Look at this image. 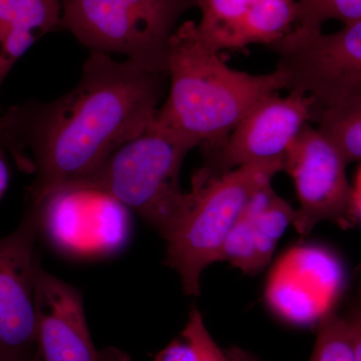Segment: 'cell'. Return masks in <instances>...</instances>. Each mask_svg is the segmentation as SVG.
<instances>
[{"mask_svg":"<svg viewBox=\"0 0 361 361\" xmlns=\"http://www.w3.org/2000/svg\"><path fill=\"white\" fill-rule=\"evenodd\" d=\"M168 73L90 51L80 82L51 103L30 101L1 114L18 155L16 166L35 175L26 202L84 179L153 122Z\"/></svg>","mask_w":361,"mask_h":361,"instance_id":"1","label":"cell"},{"mask_svg":"<svg viewBox=\"0 0 361 361\" xmlns=\"http://www.w3.org/2000/svg\"><path fill=\"white\" fill-rule=\"evenodd\" d=\"M167 99L154 121L200 147L218 148L256 104L286 89L281 71L251 75L230 68L187 21L170 42Z\"/></svg>","mask_w":361,"mask_h":361,"instance_id":"2","label":"cell"},{"mask_svg":"<svg viewBox=\"0 0 361 361\" xmlns=\"http://www.w3.org/2000/svg\"><path fill=\"white\" fill-rule=\"evenodd\" d=\"M194 148L193 142L153 120L94 173L63 188L106 195L134 211L167 242L193 208L194 194L183 191L180 172Z\"/></svg>","mask_w":361,"mask_h":361,"instance_id":"3","label":"cell"},{"mask_svg":"<svg viewBox=\"0 0 361 361\" xmlns=\"http://www.w3.org/2000/svg\"><path fill=\"white\" fill-rule=\"evenodd\" d=\"M196 6L197 0H61L59 27L90 51L123 54L142 68L168 73L177 23Z\"/></svg>","mask_w":361,"mask_h":361,"instance_id":"4","label":"cell"},{"mask_svg":"<svg viewBox=\"0 0 361 361\" xmlns=\"http://www.w3.org/2000/svg\"><path fill=\"white\" fill-rule=\"evenodd\" d=\"M283 166V161L250 164L192 187L193 208L166 242L165 264L177 271L187 295H200L202 273L219 260L225 240L252 196L270 184Z\"/></svg>","mask_w":361,"mask_h":361,"instance_id":"5","label":"cell"},{"mask_svg":"<svg viewBox=\"0 0 361 361\" xmlns=\"http://www.w3.org/2000/svg\"><path fill=\"white\" fill-rule=\"evenodd\" d=\"M271 47L286 89L312 97L314 110L361 101V20L331 35L294 28Z\"/></svg>","mask_w":361,"mask_h":361,"instance_id":"6","label":"cell"},{"mask_svg":"<svg viewBox=\"0 0 361 361\" xmlns=\"http://www.w3.org/2000/svg\"><path fill=\"white\" fill-rule=\"evenodd\" d=\"M348 161L326 135L306 123L284 158L299 207L293 226L303 236L322 222L348 229L358 218L357 198L346 175Z\"/></svg>","mask_w":361,"mask_h":361,"instance_id":"7","label":"cell"},{"mask_svg":"<svg viewBox=\"0 0 361 361\" xmlns=\"http://www.w3.org/2000/svg\"><path fill=\"white\" fill-rule=\"evenodd\" d=\"M314 101L290 92L287 97H265L233 130L218 148L202 151L203 164L192 177V187L250 164L283 161L304 126L312 121Z\"/></svg>","mask_w":361,"mask_h":361,"instance_id":"8","label":"cell"},{"mask_svg":"<svg viewBox=\"0 0 361 361\" xmlns=\"http://www.w3.org/2000/svg\"><path fill=\"white\" fill-rule=\"evenodd\" d=\"M39 236V216L25 207L18 228L0 238V357L6 361H32L35 357Z\"/></svg>","mask_w":361,"mask_h":361,"instance_id":"9","label":"cell"},{"mask_svg":"<svg viewBox=\"0 0 361 361\" xmlns=\"http://www.w3.org/2000/svg\"><path fill=\"white\" fill-rule=\"evenodd\" d=\"M37 348L32 361H132L120 349L92 342L82 293L42 267L35 269Z\"/></svg>","mask_w":361,"mask_h":361,"instance_id":"10","label":"cell"},{"mask_svg":"<svg viewBox=\"0 0 361 361\" xmlns=\"http://www.w3.org/2000/svg\"><path fill=\"white\" fill-rule=\"evenodd\" d=\"M59 0H0V89L35 42L59 27Z\"/></svg>","mask_w":361,"mask_h":361,"instance_id":"11","label":"cell"},{"mask_svg":"<svg viewBox=\"0 0 361 361\" xmlns=\"http://www.w3.org/2000/svg\"><path fill=\"white\" fill-rule=\"evenodd\" d=\"M253 232L259 252L267 264L279 240L293 226L295 210L278 196L270 184L255 192L243 212Z\"/></svg>","mask_w":361,"mask_h":361,"instance_id":"12","label":"cell"},{"mask_svg":"<svg viewBox=\"0 0 361 361\" xmlns=\"http://www.w3.org/2000/svg\"><path fill=\"white\" fill-rule=\"evenodd\" d=\"M294 0H261L240 23L233 37L230 49L247 45H272L291 32L295 23Z\"/></svg>","mask_w":361,"mask_h":361,"instance_id":"13","label":"cell"},{"mask_svg":"<svg viewBox=\"0 0 361 361\" xmlns=\"http://www.w3.org/2000/svg\"><path fill=\"white\" fill-rule=\"evenodd\" d=\"M261 0H197L202 11L197 32L218 51L230 49L237 28Z\"/></svg>","mask_w":361,"mask_h":361,"instance_id":"14","label":"cell"},{"mask_svg":"<svg viewBox=\"0 0 361 361\" xmlns=\"http://www.w3.org/2000/svg\"><path fill=\"white\" fill-rule=\"evenodd\" d=\"M312 121L348 161H361V101L313 111Z\"/></svg>","mask_w":361,"mask_h":361,"instance_id":"15","label":"cell"},{"mask_svg":"<svg viewBox=\"0 0 361 361\" xmlns=\"http://www.w3.org/2000/svg\"><path fill=\"white\" fill-rule=\"evenodd\" d=\"M344 25L361 20V0H299L295 2V28L320 32L326 21Z\"/></svg>","mask_w":361,"mask_h":361,"instance_id":"16","label":"cell"},{"mask_svg":"<svg viewBox=\"0 0 361 361\" xmlns=\"http://www.w3.org/2000/svg\"><path fill=\"white\" fill-rule=\"evenodd\" d=\"M310 361H355L348 323L343 315L323 311Z\"/></svg>","mask_w":361,"mask_h":361,"instance_id":"17","label":"cell"},{"mask_svg":"<svg viewBox=\"0 0 361 361\" xmlns=\"http://www.w3.org/2000/svg\"><path fill=\"white\" fill-rule=\"evenodd\" d=\"M193 350L195 361H231L225 351L214 341L209 334L203 316L196 307L190 311L185 329L180 334Z\"/></svg>","mask_w":361,"mask_h":361,"instance_id":"18","label":"cell"},{"mask_svg":"<svg viewBox=\"0 0 361 361\" xmlns=\"http://www.w3.org/2000/svg\"><path fill=\"white\" fill-rule=\"evenodd\" d=\"M343 317L348 323L355 361H361V299L355 301Z\"/></svg>","mask_w":361,"mask_h":361,"instance_id":"19","label":"cell"},{"mask_svg":"<svg viewBox=\"0 0 361 361\" xmlns=\"http://www.w3.org/2000/svg\"><path fill=\"white\" fill-rule=\"evenodd\" d=\"M155 361H195L193 350L184 338L175 339L157 355Z\"/></svg>","mask_w":361,"mask_h":361,"instance_id":"20","label":"cell"},{"mask_svg":"<svg viewBox=\"0 0 361 361\" xmlns=\"http://www.w3.org/2000/svg\"><path fill=\"white\" fill-rule=\"evenodd\" d=\"M6 149L0 146V200L6 194L7 187L9 184V168L6 161Z\"/></svg>","mask_w":361,"mask_h":361,"instance_id":"21","label":"cell"},{"mask_svg":"<svg viewBox=\"0 0 361 361\" xmlns=\"http://www.w3.org/2000/svg\"><path fill=\"white\" fill-rule=\"evenodd\" d=\"M231 361H262L249 351L239 348H231L225 351Z\"/></svg>","mask_w":361,"mask_h":361,"instance_id":"22","label":"cell"},{"mask_svg":"<svg viewBox=\"0 0 361 361\" xmlns=\"http://www.w3.org/2000/svg\"><path fill=\"white\" fill-rule=\"evenodd\" d=\"M1 114V111H0V146L6 149L7 153H8L9 155L11 156V158L13 159L14 161H16L18 156H16V149H14L13 142H11V139H9L8 135H6V133L4 132V128H2Z\"/></svg>","mask_w":361,"mask_h":361,"instance_id":"23","label":"cell"},{"mask_svg":"<svg viewBox=\"0 0 361 361\" xmlns=\"http://www.w3.org/2000/svg\"><path fill=\"white\" fill-rule=\"evenodd\" d=\"M358 292H360V297L358 298L361 299V271L360 272V281H358Z\"/></svg>","mask_w":361,"mask_h":361,"instance_id":"24","label":"cell"},{"mask_svg":"<svg viewBox=\"0 0 361 361\" xmlns=\"http://www.w3.org/2000/svg\"><path fill=\"white\" fill-rule=\"evenodd\" d=\"M0 361H6V360H4V358L0 357Z\"/></svg>","mask_w":361,"mask_h":361,"instance_id":"25","label":"cell"}]
</instances>
